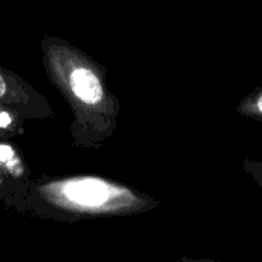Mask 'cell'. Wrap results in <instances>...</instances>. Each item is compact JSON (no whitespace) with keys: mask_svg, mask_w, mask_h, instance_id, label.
I'll use <instances>...</instances> for the list:
<instances>
[{"mask_svg":"<svg viewBox=\"0 0 262 262\" xmlns=\"http://www.w3.org/2000/svg\"><path fill=\"white\" fill-rule=\"evenodd\" d=\"M51 190L64 203L75 209H101L121 195L118 187L100 178H74L55 184Z\"/></svg>","mask_w":262,"mask_h":262,"instance_id":"obj_1","label":"cell"},{"mask_svg":"<svg viewBox=\"0 0 262 262\" xmlns=\"http://www.w3.org/2000/svg\"><path fill=\"white\" fill-rule=\"evenodd\" d=\"M0 104L38 107L45 103L21 77L0 64Z\"/></svg>","mask_w":262,"mask_h":262,"instance_id":"obj_2","label":"cell"},{"mask_svg":"<svg viewBox=\"0 0 262 262\" xmlns=\"http://www.w3.org/2000/svg\"><path fill=\"white\" fill-rule=\"evenodd\" d=\"M14 121H15V117H14V112L6 109V107H0V130H5V129H9L14 126Z\"/></svg>","mask_w":262,"mask_h":262,"instance_id":"obj_3","label":"cell"},{"mask_svg":"<svg viewBox=\"0 0 262 262\" xmlns=\"http://www.w3.org/2000/svg\"><path fill=\"white\" fill-rule=\"evenodd\" d=\"M14 158V150L8 144H0V163H8Z\"/></svg>","mask_w":262,"mask_h":262,"instance_id":"obj_4","label":"cell"},{"mask_svg":"<svg viewBox=\"0 0 262 262\" xmlns=\"http://www.w3.org/2000/svg\"><path fill=\"white\" fill-rule=\"evenodd\" d=\"M253 106H255V109L259 112L262 115V91L258 94V97L255 98V103H253Z\"/></svg>","mask_w":262,"mask_h":262,"instance_id":"obj_5","label":"cell"},{"mask_svg":"<svg viewBox=\"0 0 262 262\" xmlns=\"http://www.w3.org/2000/svg\"><path fill=\"white\" fill-rule=\"evenodd\" d=\"M0 49H2V46H0Z\"/></svg>","mask_w":262,"mask_h":262,"instance_id":"obj_6","label":"cell"}]
</instances>
